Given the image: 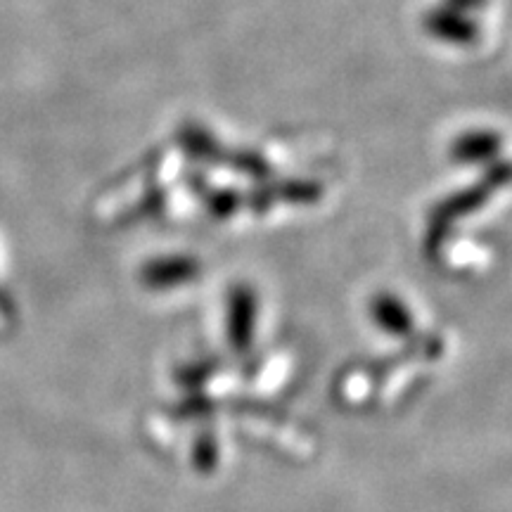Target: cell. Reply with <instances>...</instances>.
<instances>
[{
  "instance_id": "obj_4",
  "label": "cell",
  "mask_w": 512,
  "mask_h": 512,
  "mask_svg": "<svg viewBox=\"0 0 512 512\" xmlns=\"http://www.w3.org/2000/svg\"><path fill=\"white\" fill-rule=\"evenodd\" d=\"M195 271L192 261L188 259H166L159 261L155 266H147L145 278L147 283L152 285H169V283H178V280L188 278Z\"/></svg>"
},
{
  "instance_id": "obj_2",
  "label": "cell",
  "mask_w": 512,
  "mask_h": 512,
  "mask_svg": "<svg viewBox=\"0 0 512 512\" xmlns=\"http://www.w3.org/2000/svg\"><path fill=\"white\" fill-rule=\"evenodd\" d=\"M503 147V138L491 128H470V131L458 133L448 143V157L458 164H484L498 157Z\"/></svg>"
},
{
  "instance_id": "obj_5",
  "label": "cell",
  "mask_w": 512,
  "mask_h": 512,
  "mask_svg": "<svg viewBox=\"0 0 512 512\" xmlns=\"http://www.w3.org/2000/svg\"><path fill=\"white\" fill-rule=\"evenodd\" d=\"M441 3L451 5V8H456L460 12H467V15H479V12L489 8V0H441Z\"/></svg>"
},
{
  "instance_id": "obj_1",
  "label": "cell",
  "mask_w": 512,
  "mask_h": 512,
  "mask_svg": "<svg viewBox=\"0 0 512 512\" xmlns=\"http://www.w3.org/2000/svg\"><path fill=\"white\" fill-rule=\"evenodd\" d=\"M420 27L432 41L451 48H472L482 36V24L475 15H467L446 3L427 8L420 19Z\"/></svg>"
},
{
  "instance_id": "obj_3",
  "label": "cell",
  "mask_w": 512,
  "mask_h": 512,
  "mask_svg": "<svg viewBox=\"0 0 512 512\" xmlns=\"http://www.w3.org/2000/svg\"><path fill=\"white\" fill-rule=\"evenodd\" d=\"M370 313L377 328H382L389 335H408L413 328V313L406 302L394 294H380L370 304Z\"/></svg>"
}]
</instances>
